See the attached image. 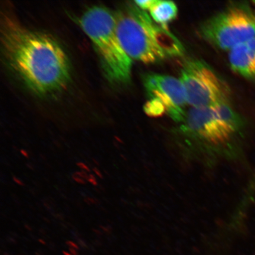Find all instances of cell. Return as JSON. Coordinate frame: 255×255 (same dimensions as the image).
I'll return each instance as SVG.
<instances>
[{
    "mask_svg": "<svg viewBox=\"0 0 255 255\" xmlns=\"http://www.w3.org/2000/svg\"><path fill=\"white\" fill-rule=\"evenodd\" d=\"M1 41L9 65L35 93L52 94L68 84V57L49 35L28 29L5 15L2 19Z\"/></svg>",
    "mask_w": 255,
    "mask_h": 255,
    "instance_id": "6da1fadb",
    "label": "cell"
},
{
    "mask_svg": "<svg viewBox=\"0 0 255 255\" xmlns=\"http://www.w3.org/2000/svg\"><path fill=\"white\" fill-rule=\"evenodd\" d=\"M143 83L149 100L158 102L172 119L182 123L188 104L180 79L151 73L143 76Z\"/></svg>",
    "mask_w": 255,
    "mask_h": 255,
    "instance_id": "52a82bcc",
    "label": "cell"
},
{
    "mask_svg": "<svg viewBox=\"0 0 255 255\" xmlns=\"http://www.w3.org/2000/svg\"><path fill=\"white\" fill-rule=\"evenodd\" d=\"M77 165L78 167L81 168L83 171H86L88 172L90 171V169L89 168L87 165H86L84 163H83V162H78Z\"/></svg>",
    "mask_w": 255,
    "mask_h": 255,
    "instance_id": "5bb4252c",
    "label": "cell"
},
{
    "mask_svg": "<svg viewBox=\"0 0 255 255\" xmlns=\"http://www.w3.org/2000/svg\"><path fill=\"white\" fill-rule=\"evenodd\" d=\"M145 111L146 114L151 117H158L166 113L164 108L158 102L149 100L145 105Z\"/></svg>",
    "mask_w": 255,
    "mask_h": 255,
    "instance_id": "30bf717a",
    "label": "cell"
},
{
    "mask_svg": "<svg viewBox=\"0 0 255 255\" xmlns=\"http://www.w3.org/2000/svg\"><path fill=\"white\" fill-rule=\"evenodd\" d=\"M115 17L121 45L132 60L151 64L184 53L182 44L167 27L156 23L135 4L117 12Z\"/></svg>",
    "mask_w": 255,
    "mask_h": 255,
    "instance_id": "7a4b0ae2",
    "label": "cell"
},
{
    "mask_svg": "<svg viewBox=\"0 0 255 255\" xmlns=\"http://www.w3.org/2000/svg\"><path fill=\"white\" fill-rule=\"evenodd\" d=\"M155 0H144V1H135L134 4L143 11H149L154 5Z\"/></svg>",
    "mask_w": 255,
    "mask_h": 255,
    "instance_id": "8fae6325",
    "label": "cell"
},
{
    "mask_svg": "<svg viewBox=\"0 0 255 255\" xmlns=\"http://www.w3.org/2000/svg\"><path fill=\"white\" fill-rule=\"evenodd\" d=\"M148 11L156 23L167 27L169 23L176 18L178 8L173 1L155 0L154 5Z\"/></svg>",
    "mask_w": 255,
    "mask_h": 255,
    "instance_id": "9c48e42d",
    "label": "cell"
},
{
    "mask_svg": "<svg viewBox=\"0 0 255 255\" xmlns=\"http://www.w3.org/2000/svg\"><path fill=\"white\" fill-rule=\"evenodd\" d=\"M13 180L14 181V182L15 183L20 185V186H24V183L22 182V181L20 180H19L18 178H17L16 177H13Z\"/></svg>",
    "mask_w": 255,
    "mask_h": 255,
    "instance_id": "2e32d148",
    "label": "cell"
},
{
    "mask_svg": "<svg viewBox=\"0 0 255 255\" xmlns=\"http://www.w3.org/2000/svg\"><path fill=\"white\" fill-rule=\"evenodd\" d=\"M93 170L95 172V174H97L99 177H100L101 178H103V174H102L101 171L99 170L98 168H94Z\"/></svg>",
    "mask_w": 255,
    "mask_h": 255,
    "instance_id": "9a60e30c",
    "label": "cell"
},
{
    "mask_svg": "<svg viewBox=\"0 0 255 255\" xmlns=\"http://www.w3.org/2000/svg\"><path fill=\"white\" fill-rule=\"evenodd\" d=\"M21 153L22 155L24 156L25 157H26L27 158L29 157V156H28L27 152L25 150H24V149H21Z\"/></svg>",
    "mask_w": 255,
    "mask_h": 255,
    "instance_id": "e0dca14e",
    "label": "cell"
},
{
    "mask_svg": "<svg viewBox=\"0 0 255 255\" xmlns=\"http://www.w3.org/2000/svg\"><path fill=\"white\" fill-rule=\"evenodd\" d=\"M200 30L213 46L230 51L255 37V9L247 3L229 5L206 21Z\"/></svg>",
    "mask_w": 255,
    "mask_h": 255,
    "instance_id": "5b68a950",
    "label": "cell"
},
{
    "mask_svg": "<svg viewBox=\"0 0 255 255\" xmlns=\"http://www.w3.org/2000/svg\"><path fill=\"white\" fill-rule=\"evenodd\" d=\"M180 80L191 108L214 107L230 102L228 86L203 61L192 60L185 63Z\"/></svg>",
    "mask_w": 255,
    "mask_h": 255,
    "instance_id": "8992f818",
    "label": "cell"
},
{
    "mask_svg": "<svg viewBox=\"0 0 255 255\" xmlns=\"http://www.w3.org/2000/svg\"><path fill=\"white\" fill-rule=\"evenodd\" d=\"M88 181L94 186H97L98 183L94 174L89 175Z\"/></svg>",
    "mask_w": 255,
    "mask_h": 255,
    "instance_id": "4fadbf2b",
    "label": "cell"
},
{
    "mask_svg": "<svg viewBox=\"0 0 255 255\" xmlns=\"http://www.w3.org/2000/svg\"><path fill=\"white\" fill-rule=\"evenodd\" d=\"M79 21L94 44L109 81L117 84L128 82L131 77L132 60L121 45L115 14L107 8L94 6L84 12Z\"/></svg>",
    "mask_w": 255,
    "mask_h": 255,
    "instance_id": "277c9868",
    "label": "cell"
},
{
    "mask_svg": "<svg viewBox=\"0 0 255 255\" xmlns=\"http://www.w3.org/2000/svg\"><path fill=\"white\" fill-rule=\"evenodd\" d=\"M229 62L238 74L255 81V37L229 51Z\"/></svg>",
    "mask_w": 255,
    "mask_h": 255,
    "instance_id": "ba28073f",
    "label": "cell"
},
{
    "mask_svg": "<svg viewBox=\"0 0 255 255\" xmlns=\"http://www.w3.org/2000/svg\"><path fill=\"white\" fill-rule=\"evenodd\" d=\"M181 132L192 140L197 148L216 154L232 155L245 123L230 102L205 108H191L187 111Z\"/></svg>",
    "mask_w": 255,
    "mask_h": 255,
    "instance_id": "3957f363",
    "label": "cell"
},
{
    "mask_svg": "<svg viewBox=\"0 0 255 255\" xmlns=\"http://www.w3.org/2000/svg\"><path fill=\"white\" fill-rule=\"evenodd\" d=\"M73 178L76 181V182L80 184H85L86 183H87L86 182L85 179H84V178L80 177L75 174L73 175Z\"/></svg>",
    "mask_w": 255,
    "mask_h": 255,
    "instance_id": "7c38bea8",
    "label": "cell"
}]
</instances>
